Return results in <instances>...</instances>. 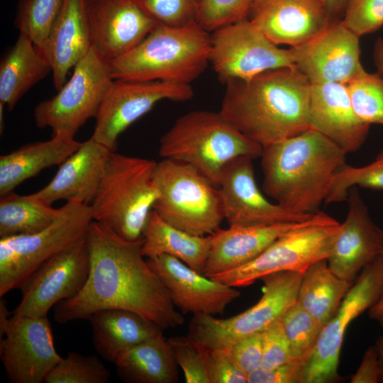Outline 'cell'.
Instances as JSON below:
<instances>
[{"label":"cell","instance_id":"f6af8a7d","mask_svg":"<svg viewBox=\"0 0 383 383\" xmlns=\"http://www.w3.org/2000/svg\"><path fill=\"white\" fill-rule=\"evenodd\" d=\"M229 350L236 363L246 374L260 368L263 353L262 332L240 339Z\"/></svg>","mask_w":383,"mask_h":383},{"label":"cell","instance_id":"816d5d0a","mask_svg":"<svg viewBox=\"0 0 383 383\" xmlns=\"http://www.w3.org/2000/svg\"><path fill=\"white\" fill-rule=\"evenodd\" d=\"M383 311V296L382 299L369 310L370 317L376 319L377 316Z\"/></svg>","mask_w":383,"mask_h":383},{"label":"cell","instance_id":"cb8c5ba5","mask_svg":"<svg viewBox=\"0 0 383 383\" xmlns=\"http://www.w3.org/2000/svg\"><path fill=\"white\" fill-rule=\"evenodd\" d=\"M111 152L91 136L59 165L50 182L34 195L49 204L65 200L90 205Z\"/></svg>","mask_w":383,"mask_h":383},{"label":"cell","instance_id":"ee69618b","mask_svg":"<svg viewBox=\"0 0 383 383\" xmlns=\"http://www.w3.org/2000/svg\"><path fill=\"white\" fill-rule=\"evenodd\" d=\"M207 370L209 383H248V374L236 363L229 348H208Z\"/></svg>","mask_w":383,"mask_h":383},{"label":"cell","instance_id":"d4e9b609","mask_svg":"<svg viewBox=\"0 0 383 383\" xmlns=\"http://www.w3.org/2000/svg\"><path fill=\"white\" fill-rule=\"evenodd\" d=\"M302 222L218 228L210 235L211 245L202 274L211 277L250 262Z\"/></svg>","mask_w":383,"mask_h":383},{"label":"cell","instance_id":"44dd1931","mask_svg":"<svg viewBox=\"0 0 383 383\" xmlns=\"http://www.w3.org/2000/svg\"><path fill=\"white\" fill-rule=\"evenodd\" d=\"M147 262L182 313L222 315L227 306L240 296L236 287L206 277L173 256L161 255L148 258Z\"/></svg>","mask_w":383,"mask_h":383},{"label":"cell","instance_id":"484cf974","mask_svg":"<svg viewBox=\"0 0 383 383\" xmlns=\"http://www.w3.org/2000/svg\"><path fill=\"white\" fill-rule=\"evenodd\" d=\"M87 0H64L43 51L52 66L53 84L59 90L72 68L92 48Z\"/></svg>","mask_w":383,"mask_h":383},{"label":"cell","instance_id":"ffe728a7","mask_svg":"<svg viewBox=\"0 0 383 383\" xmlns=\"http://www.w3.org/2000/svg\"><path fill=\"white\" fill-rule=\"evenodd\" d=\"M248 19L274 44L296 48L333 21L323 0H254Z\"/></svg>","mask_w":383,"mask_h":383},{"label":"cell","instance_id":"ac0fdd59","mask_svg":"<svg viewBox=\"0 0 383 383\" xmlns=\"http://www.w3.org/2000/svg\"><path fill=\"white\" fill-rule=\"evenodd\" d=\"M295 68L311 84H348L366 72L360 62L359 36L333 21L305 44L292 48Z\"/></svg>","mask_w":383,"mask_h":383},{"label":"cell","instance_id":"bcb514c9","mask_svg":"<svg viewBox=\"0 0 383 383\" xmlns=\"http://www.w3.org/2000/svg\"><path fill=\"white\" fill-rule=\"evenodd\" d=\"M304 366L292 360L272 369L259 368L248 374V383H304Z\"/></svg>","mask_w":383,"mask_h":383},{"label":"cell","instance_id":"8fae6325","mask_svg":"<svg viewBox=\"0 0 383 383\" xmlns=\"http://www.w3.org/2000/svg\"><path fill=\"white\" fill-rule=\"evenodd\" d=\"M112 79L108 62L92 47L74 66L70 79L51 99L34 109L38 128H50L52 135L74 136L98 109L109 89Z\"/></svg>","mask_w":383,"mask_h":383},{"label":"cell","instance_id":"db71d44e","mask_svg":"<svg viewBox=\"0 0 383 383\" xmlns=\"http://www.w3.org/2000/svg\"><path fill=\"white\" fill-rule=\"evenodd\" d=\"M199 1V0H198Z\"/></svg>","mask_w":383,"mask_h":383},{"label":"cell","instance_id":"f5cc1de1","mask_svg":"<svg viewBox=\"0 0 383 383\" xmlns=\"http://www.w3.org/2000/svg\"><path fill=\"white\" fill-rule=\"evenodd\" d=\"M377 320L383 330V311L375 319Z\"/></svg>","mask_w":383,"mask_h":383},{"label":"cell","instance_id":"d6986e66","mask_svg":"<svg viewBox=\"0 0 383 383\" xmlns=\"http://www.w3.org/2000/svg\"><path fill=\"white\" fill-rule=\"evenodd\" d=\"M92 47L106 62L128 52L159 23L137 0H87Z\"/></svg>","mask_w":383,"mask_h":383},{"label":"cell","instance_id":"2e32d148","mask_svg":"<svg viewBox=\"0 0 383 383\" xmlns=\"http://www.w3.org/2000/svg\"><path fill=\"white\" fill-rule=\"evenodd\" d=\"M89 267L84 238L48 259L34 272L21 289L22 298L13 315L47 316L57 303L79 293L88 279Z\"/></svg>","mask_w":383,"mask_h":383},{"label":"cell","instance_id":"4316f807","mask_svg":"<svg viewBox=\"0 0 383 383\" xmlns=\"http://www.w3.org/2000/svg\"><path fill=\"white\" fill-rule=\"evenodd\" d=\"M88 320L95 350L113 364L127 350L163 331L142 316L123 309L101 310L91 314Z\"/></svg>","mask_w":383,"mask_h":383},{"label":"cell","instance_id":"4fadbf2b","mask_svg":"<svg viewBox=\"0 0 383 383\" xmlns=\"http://www.w3.org/2000/svg\"><path fill=\"white\" fill-rule=\"evenodd\" d=\"M383 296V255L365 267L353 284L334 316L323 327L304 366V383L339 379L338 369L344 335L350 323L373 307Z\"/></svg>","mask_w":383,"mask_h":383},{"label":"cell","instance_id":"52a82bcc","mask_svg":"<svg viewBox=\"0 0 383 383\" xmlns=\"http://www.w3.org/2000/svg\"><path fill=\"white\" fill-rule=\"evenodd\" d=\"M159 195L153 210L167 223L192 235L213 234L224 220L218 187L191 165L170 159L157 162Z\"/></svg>","mask_w":383,"mask_h":383},{"label":"cell","instance_id":"e575fe53","mask_svg":"<svg viewBox=\"0 0 383 383\" xmlns=\"http://www.w3.org/2000/svg\"><path fill=\"white\" fill-rule=\"evenodd\" d=\"M281 322L290 344L292 360L306 364L323 326L297 301L285 312Z\"/></svg>","mask_w":383,"mask_h":383},{"label":"cell","instance_id":"7c38bea8","mask_svg":"<svg viewBox=\"0 0 383 383\" xmlns=\"http://www.w3.org/2000/svg\"><path fill=\"white\" fill-rule=\"evenodd\" d=\"M210 64L223 83L295 68L292 48H280L248 18L211 33Z\"/></svg>","mask_w":383,"mask_h":383},{"label":"cell","instance_id":"5b68a950","mask_svg":"<svg viewBox=\"0 0 383 383\" xmlns=\"http://www.w3.org/2000/svg\"><path fill=\"white\" fill-rule=\"evenodd\" d=\"M157 162L112 151L90 206L95 221L129 241L142 240L159 192Z\"/></svg>","mask_w":383,"mask_h":383},{"label":"cell","instance_id":"8992f818","mask_svg":"<svg viewBox=\"0 0 383 383\" xmlns=\"http://www.w3.org/2000/svg\"><path fill=\"white\" fill-rule=\"evenodd\" d=\"M262 147L220 111H189L175 120L160 140V155L192 165L218 185L226 164L239 156L260 157ZM218 187V186H217Z\"/></svg>","mask_w":383,"mask_h":383},{"label":"cell","instance_id":"c3c4849f","mask_svg":"<svg viewBox=\"0 0 383 383\" xmlns=\"http://www.w3.org/2000/svg\"><path fill=\"white\" fill-rule=\"evenodd\" d=\"M374 61L378 74L383 77V39L379 38L375 43L374 48Z\"/></svg>","mask_w":383,"mask_h":383},{"label":"cell","instance_id":"74e56055","mask_svg":"<svg viewBox=\"0 0 383 383\" xmlns=\"http://www.w3.org/2000/svg\"><path fill=\"white\" fill-rule=\"evenodd\" d=\"M348 87L358 118L369 125H383V77L366 72Z\"/></svg>","mask_w":383,"mask_h":383},{"label":"cell","instance_id":"277c9868","mask_svg":"<svg viewBox=\"0 0 383 383\" xmlns=\"http://www.w3.org/2000/svg\"><path fill=\"white\" fill-rule=\"evenodd\" d=\"M211 33L198 23H158L135 48L107 62L113 79L189 84L210 63Z\"/></svg>","mask_w":383,"mask_h":383},{"label":"cell","instance_id":"7a4b0ae2","mask_svg":"<svg viewBox=\"0 0 383 383\" xmlns=\"http://www.w3.org/2000/svg\"><path fill=\"white\" fill-rule=\"evenodd\" d=\"M224 84L219 111L262 148L311 128V83L296 68L271 70Z\"/></svg>","mask_w":383,"mask_h":383},{"label":"cell","instance_id":"e0dca14e","mask_svg":"<svg viewBox=\"0 0 383 383\" xmlns=\"http://www.w3.org/2000/svg\"><path fill=\"white\" fill-rule=\"evenodd\" d=\"M252 158L239 156L223 167L218 187L228 226H259L301 222L313 214L292 211L270 201L259 189Z\"/></svg>","mask_w":383,"mask_h":383},{"label":"cell","instance_id":"30bf717a","mask_svg":"<svg viewBox=\"0 0 383 383\" xmlns=\"http://www.w3.org/2000/svg\"><path fill=\"white\" fill-rule=\"evenodd\" d=\"M303 274L285 271L263 277V294L255 304L226 318L194 315L188 335L206 348L214 349L229 348L246 336L262 332L297 301Z\"/></svg>","mask_w":383,"mask_h":383},{"label":"cell","instance_id":"836d02e7","mask_svg":"<svg viewBox=\"0 0 383 383\" xmlns=\"http://www.w3.org/2000/svg\"><path fill=\"white\" fill-rule=\"evenodd\" d=\"M64 0H20L15 25L43 52Z\"/></svg>","mask_w":383,"mask_h":383},{"label":"cell","instance_id":"83f0119b","mask_svg":"<svg viewBox=\"0 0 383 383\" xmlns=\"http://www.w3.org/2000/svg\"><path fill=\"white\" fill-rule=\"evenodd\" d=\"M82 143L73 136L57 133L51 139L26 144L0 156V195L13 191L20 184L42 170L62 164Z\"/></svg>","mask_w":383,"mask_h":383},{"label":"cell","instance_id":"d6a6232c","mask_svg":"<svg viewBox=\"0 0 383 383\" xmlns=\"http://www.w3.org/2000/svg\"><path fill=\"white\" fill-rule=\"evenodd\" d=\"M60 212L61 207L53 208L33 193L11 192L1 196L0 238L37 233L50 226Z\"/></svg>","mask_w":383,"mask_h":383},{"label":"cell","instance_id":"4dcf8cb0","mask_svg":"<svg viewBox=\"0 0 383 383\" xmlns=\"http://www.w3.org/2000/svg\"><path fill=\"white\" fill-rule=\"evenodd\" d=\"M118 377L127 383H176L178 365L163 333L121 355L114 363Z\"/></svg>","mask_w":383,"mask_h":383},{"label":"cell","instance_id":"9a60e30c","mask_svg":"<svg viewBox=\"0 0 383 383\" xmlns=\"http://www.w3.org/2000/svg\"><path fill=\"white\" fill-rule=\"evenodd\" d=\"M0 359L12 383H42L62 357L48 316L13 315L0 326Z\"/></svg>","mask_w":383,"mask_h":383},{"label":"cell","instance_id":"7bdbcfd3","mask_svg":"<svg viewBox=\"0 0 383 383\" xmlns=\"http://www.w3.org/2000/svg\"><path fill=\"white\" fill-rule=\"evenodd\" d=\"M262 369H272L292 360L291 348L281 319L262 332Z\"/></svg>","mask_w":383,"mask_h":383},{"label":"cell","instance_id":"7dc6e473","mask_svg":"<svg viewBox=\"0 0 383 383\" xmlns=\"http://www.w3.org/2000/svg\"><path fill=\"white\" fill-rule=\"evenodd\" d=\"M380 368L378 353L375 345L370 346L365 352L360 365L353 375L351 383L379 382Z\"/></svg>","mask_w":383,"mask_h":383},{"label":"cell","instance_id":"ba28073f","mask_svg":"<svg viewBox=\"0 0 383 383\" xmlns=\"http://www.w3.org/2000/svg\"><path fill=\"white\" fill-rule=\"evenodd\" d=\"M340 228L341 223L318 211L279 236L253 260L210 278L237 288L275 272L304 274L313 263L331 256Z\"/></svg>","mask_w":383,"mask_h":383},{"label":"cell","instance_id":"f1b7e54d","mask_svg":"<svg viewBox=\"0 0 383 383\" xmlns=\"http://www.w3.org/2000/svg\"><path fill=\"white\" fill-rule=\"evenodd\" d=\"M50 72L52 66L47 57L26 35L19 33L15 44L0 63V105L11 110Z\"/></svg>","mask_w":383,"mask_h":383},{"label":"cell","instance_id":"ab89813d","mask_svg":"<svg viewBox=\"0 0 383 383\" xmlns=\"http://www.w3.org/2000/svg\"><path fill=\"white\" fill-rule=\"evenodd\" d=\"M178 366L187 383H209L208 348L189 335L168 339Z\"/></svg>","mask_w":383,"mask_h":383},{"label":"cell","instance_id":"8d00e7d4","mask_svg":"<svg viewBox=\"0 0 383 383\" xmlns=\"http://www.w3.org/2000/svg\"><path fill=\"white\" fill-rule=\"evenodd\" d=\"M111 372L95 355L70 352L47 375L45 383H107Z\"/></svg>","mask_w":383,"mask_h":383},{"label":"cell","instance_id":"1f68e13d","mask_svg":"<svg viewBox=\"0 0 383 383\" xmlns=\"http://www.w3.org/2000/svg\"><path fill=\"white\" fill-rule=\"evenodd\" d=\"M353 284L336 276L327 260H321L304 273L297 302L323 327L336 313Z\"/></svg>","mask_w":383,"mask_h":383},{"label":"cell","instance_id":"603a6c76","mask_svg":"<svg viewBox=\"0 0 383 383\" xmlns=\"http://www.w3.org/2000/svg\"><path fill=\"white\" fill-rule=\"evenodd\" d=\"M309 121L313 128L333 140L347 153L358 150L370 125L353 109L348 84H311Z\"/></svg>","mask_w":383,"mask_h":383},{"label":"cell","instance_id":"60d3db41","mask_svg":"<svg viewBox=\"0 0 383 383\" xmlns=\"http://www.w3.org/2000/svg\"><path fill=\"white\" fill-rule=\"evenodd\" d=\"M342 23L361 36L383 26V0H348Z\"/></svg>","mask_w":383,"mask_h":383},{"label":"cell","instance_id":"f35d334b","mask_svg":"<svg viewBox=\"0 0 383 383\" xmlns=\"http://www.w3.org/2000/svg\"><path fill=\"white\" fill-rule=\"evenodd\" d=\"M254 0H199L197 23L213 31L248 18Z\"/></svg>","mask_w":383,"mask_h":383},{"label":"cell","instance_id":"d590c367","mask_svg":"<svg viewBox=\"0 0 383 383\" xmlns=\"http://www.w3.org/2000/svg\"><path fill=\"white\" fill-rule=\"evenodd\" d=\"M353 187L383 189V150L368 165L354 167L346 163L341 167L334 174L325 203L347 201L349 190Z\"/></svg>","mask_w":383,"mask_h":383},{"label":"cell","instance_id":"b9f144b4","mask_svg":"<svg viewBox=\"0 0 383 383\" xmlns=\"http://www.w3.org/2000/svg\"><path fill=\"white\" fill-rule=\"evenodd\" d=\"M158 23L184 26L197 23L198 0H137Z\"/></svg>","mask_w":383,"mask_h":383},{"label":"cell","instance_id":"7402d4cb","mask_svg":"<svg viewBox=\"0 0 383 383\" xmlns=\"http://www.w3.org/2000/svg\"><path fill=\"white\" fill-rule=\"evenodd\" d=\"M348 213L327 259L338 277L353 282L362 270L383 255V229L372 219L357 187L350 189Z\"/></svg>","mask_w":383,"mask_h":383},{"label":"cell","instance_id":"3957f363","mask_svg":"<svg viewBox=\"0 0 383 383\" xmlns=\"http://www.w3.org/2000/svg\"><path fill=\"white\" fill-rule=\"evenodd\" d=\"M347 152L320 132L309 128L262 148V189L276 203L313 214L327 198Z\"/></svg>","mask_w":383,"mask_h":383},{"label":"cell","instance_id":"f546056e","mask_svg":"<svg viewBox=\"0 0 383 383\" xmlns=\"http://www.w3.org/2000/svg\"><path fill=\"white\" fill-rule=\"evenodd\" d=\"M210 245V235H195L179 229L152 209L143 232L141 252L147 258L173 256L202 274Z\"/></svg>","mask_w":383,"mask_h":383},{"label":"cell","instance_id":"6da1fadb","mask_svg":"<svg viewBox=\"0 0 383 383\" xmlns=\"http://www.w3.org/2000/svg\"><path fill=\"white\" fill-rule=\"evenodd\" d=\"M86 241L88 279L78 294L54 306L57 323L85 320L96 311L114 309L135 312L163 331L184 323L168 289L142 255V240H126L93 221Z\"/></svg>","mask_w":383,"mask_h":383},{"label":"cell","instance_id":"f907efd6","mask_svg":"<svg viewBox=\"0 0 383 383\" xmlns=\"http://www.w3.org/2000/svg\"><path fill=\"white\" fill-rule=\"evenodd\" d=\"M375 346L378 353L380 375L379 382L383 383V335H380L375 342Z\"/></svg>","mask_w":383,"mask_h":383},{"label":"cell","instance_id":"9c48e42d","mask_svg":"<svg viewBox=\"0 0 383 383\" xmlns=\"http://www.w3.org/2000/svg\"><path fill=\"white\" fill-rule=\"evenodd\" d=\"M92 221L90 205L68 201L45 228L0 238V297L21 289L45 261L86 238Z\"/></svg>","mask_w":383,"mask_h":383},{"label":"cell","instance_id":"681fc988","mask_svg":"<svg viewBox=\"0 0 383 383\" xmlns=\"http://www.w3.org/2000/svg\"><path fill=\"white\" fill-rule=\"evenodd\" d=\"M348 1V0H323L332 17L345 10Z\"/></svg>","mask_w":383,"mask_h":383},{"label":"cell","instance_id":"5bb4252c","mask_svg":"<svg viewBox=\"0 0 383 383\" xmlns=\"http://www.w3.org/2000/svg\"><path fill=\"white\" fill-rule=\"evenodd\" d=\"M193 96L189 84L113 79L94 117L91 137L115 151L119 135L157 102L186 101Z\"/></svg>","mask_w":383,"mask_h":383}]
</instances>
